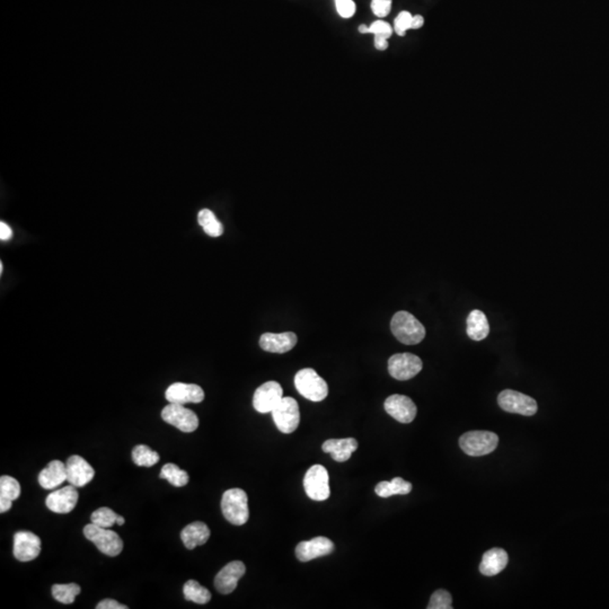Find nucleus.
I'll list each match as a JSON object with an SVG mask.
<instances>
[{
	"label": "nucleus",
	"instance_id": "nucleus-1",
	"mask_svg": "<svg viewBox=\"0 0 609 609\" xmlns=\"http://www.w3.org/2000/svg\"><path fill=\"white\" fill-rule=\"evenodd\" d=\"M390 330L399 342L415 345L424 341L426 328L417 317L408 312H397L390 322Z\"/></svg>",
	"mask_w": 609,
	"mask_h": 609
},
{
	"label": "nucleus",
	"instance_id": "nucleus-2",
	"mask_svg": "<svg viewBox=\"0 0 609 609\" xmlns=\"http://www.w3.org/2000/svg\"><path fill=\"white\" fill-rule=\"evenodd\" d=\"M222 511L227 522L243 526L249 518V499L244 490H227L222 499Z\"/></svg>",
	"mask_w": 609,
	"mask_h": 609
},
{
	"label": "nucleus",
	"instance_id": "nucleus-3",
	"mask_svg": "<svg viewBox=\"0 0 609 609\" xmlns=\"http://www.w3.org/2000/svg\"><path fill=\"white\" fill-rule=\"evenodd\" d=\"M294 386L301 397L312 402H321L328 394L326 381L312 368H305L296 374Z\"/></svg>",
	"mask_w": 609,
	"mask_h": 609
},
{
	"label": "nucleus",
	"instance_id": "nucleus-4",
	"mask_svg": "<svg viewBox=\"0 0 609 609\" xmlns=\"http://www.w3.org/2000/svg\"><path fill=\"white\" fill-rule=\"evenodd\" d=\"M85 537L108 556H117L124 549V542L115 531L103 528L95 524L85 526Z\"/></svg>",
	"mask_w": 609,
	"mask_h": 609
},
{
	"label": "nucleus",
	"instance_id": "nucleus-5",
	"mask_svg": "<svg viewBox=\"0 0 609 609\" xmlns=\"http://www.w3.org/2000/svg\"><path fill=\"white\" fill-rule=\"evenodd\" d=\"M499 437L490 431H469L459 438V446L468 456L480 457L498 447Z\"/></svg>",
	"mask_w": 609,
	"mask_h": 609
},
{
	"label": "nucleus",
	"instance_id": "nucleus-6",
	"mask_svg": "<svg viewBox=\"0 0 609 609\" xmlns=\"http://www.w3.org/2000/svg\"><path fill=\"white\" fill-rule=\"evenodd\" d=\"M303 487L308 498L314 501H325L331 494L330 477L326 468L314 465L307 471L303 478Z\"/></svg>",
	"mask_w": 609,
	"mask_h": 609
},
{
	"label": "nucleus",
	"instance_id": "nucleus-7",
	"mask_svg": "<svg viewBox=\"0 0 609 609\" xmlns=\"http://www.w3.org/2000/svg\"><path fill=\"white\" fill-rule=\"evenodd\" d=\"M272 417L276 428L281 433L287 435L294 433L301 422V412L297 401L292 397H283L272 411Z\"/></svg>",
	"mask_w": 609,
	"mask_h": 609
},
{
	"label": "nucleus",
	"instance_id": "nucleus-8",
	"mask_svg": "<svg viewBox=\"0 0 609 609\" xmlns=\"http://www.w3.org/2000/svg\"><path fill=\"white\" fill-rule=\"evenodd\" d=\"M500 408L509 413L531 417L537 412V402L533 397L516 390H506L499 394Z\"/></svg>",
	"mask_w": 609,
	"mask_h": 609
},
{
	"label": "nucleus",
	"instance_id": "nucleus-9",
	"mask_svg": "<svg viewBox=\"0 0 609 609\" xmlns=\"http://www.w3.org/2000/svg\"><path fill=\"white\" fill-rule=\"evenodd\" d=\"M162 419L182 433H191L198 429L199 419L194 412L180 404L169 403L162 408Z\"/></svg>",
	"mask_w": 609,
	"mask_h": 609
},
{
	"label": "nucleus",
	"instance_id": "nucleus-10",
	"mask_svg": "<svg viewBox=\"0 0 609 609\" xmlns=\"http://www.w3.org/2000/svg\"><path fill=\"white\" fill-rule=\"evenodd\" d=\"M424 363L420 358L412 353H397L388 360V372L397 381H408L422 370Z\"/></svg>",
	"mask_w": 609,
	"mask_h": 609
},
{
	"label": "nucleus",
	"instance_id": "nucleus-11",
	"mask_svg": "<svg viewBox=\"0 0 609 609\" xmlns=\"http://www.w3.org/2000/svg\"><path fill=\"white\" fill-rule=\"evenodd\" d=\"M283 397V387L279 383L267 381L256 390L253 397V406L262 415L272 413Z\"/></svg>",
	"mask_w": 609,
	"mask_h": 609
},
{
	"label": "nucleus",
	"instance_id": "nucleus-12",
	"mask_svg": "<svg viewBox=\"0 0 609 609\" xmlns=\"http://www.w3.org/2000/svg\"><path fill=\"white\" fill-rule=\"evenodd\" d=\"M385 411L401 424H411L417 417V406L410 397L394 394L387 397L384 404Z\"/></svg>",
	"mask_w": 609,
	"mask_h": 609
},
{
	"label": "nucleus",
	"instance_id": "nucleus-13",
	"mask_svg": "<svg viewBox=\"0 0 609 609\" xmlns=\"http://www.w3.org/2000/svg\"><path fill=\"white\" fill-rule=\"evenodd\" d=\"M41 540L31 531H18L14 536V556L21 562L35 560L41 553Z\"/></svg>",
	"mask_w": 609,
	"mask_h": 609
},
{
	"label": "nucleus",
	"instance_id": "nucleus-14",
	"mask_svg": "<svg viewBox=\"0 0 609 609\" xmlns=\"http://www.w3.org/2000/svg\"><path fill=\"white\" fill-rule=\"evenodd\" d=\"M78 499V491L76 489V486L70 484V485L65 486L62 489L50 493L45 500V504H47L49 510L62 515V513L72 512L77 506Z\"/></svg>",
	"mask_w": 609,
	"mask_h": 609
},
{
	"label": "nucleus",
	"instance_id": "nucleus-15",
	"mask_svg": "<svg viewBox=\"0 0 609 609\" xmlns=\"http://www.w3.org/2000/svg\"><path fill=\"white\" fill-rule=\"evenodd\" d=\"M247 567L243 562L233 561L222 567L215 578V587L222 594H229L237 587L240 578L245 574Z\"/></svg>",
	"mask_w": 609,
	"mask_h": 609
},
{
	"label": "nucleus",
	"instance_id": "nucleus-16",
	"mask_svg": "<svg viewBox=\"0 0 609 609\" xmlns=\"http://www.w3.org/2000/svg\"><path fill=\"white\" fill-rule=\"evenodd\" d=\"M166 399L173 404L185 406L187 403H201L204 399V392L199 385L175 383L167 388Z\"/></svg>",
	"mask_w": 609,
	"mask_h": 609
},
{
	"label": "nucleus",
	"instance_id": "nucleus-17",
	"mask_svg": "<svg viewBox=\"0 0 609 609\" xmlns=\"http://www.w3.org/2000/svg\"><path fill=\"white\" fill-rule=\"evenodd\" d=\"M334 551V544L326 537H315L301 542L296 547V556L301 562H309L326 556Z\"/></svg>",
	"mask_w": 609,
	"mask_h": 609
},
{
	"label": "nucleus",
	"instance_id": "nucleus-18",
	"mask_svg": "<svg viewBox=\"0 0 609 609\" xmlns=\"http://www.w3.org/2000/svg\"><path fill=\"white\" fill-rule=\"evenodd\" d=\"M67 481L76 487H83L95 476L94 468L83 457H69L66 462Z\"/></svg>",
	"mask_w": 609,
	"mask_h": 609
},
{
	"label": "nucleus",
	"instance_id": "nucleus-19",
	"mask_svg": "<svg viewBox=\"0 0 609 609\" xmlns=\"http://www.w3.org/2000/svg\"><path fill=\"white\" fill-rule=\"evenodd\" d=\"M297 344V335L294 332L265 333L260 337V347L271 353H285Z\"/></svg>",
	"mask_w": 609,
	"mask_h": 609
},
{
	"label": "nucleus",
	"instance_id": "nucleus-20",
	"mask_svg": "<svg viewBox=\"0 0 609 609\" xmlns=\"http://www.w3.org/2000/svg\"><path fill=\"white\" fill-rule=\"evenodd\" d=\"M508 561H509V558H508L507 552L504 549H498V547L489 549L484 553L483 558H482V562L480 565L481 574L486 576H497L506 569Z\"/></svg>",
	"mask_w": 609,
	"mask_h": 609
},
{
	"label": "nucleus",
	"instance_id": "nucleus-21",
	"mask_svg": "<svg viewBox=\"0 0 609 609\" xmlns=\"http://www.w3.org/2000/svg\"><path fill=\"white\" fill-rule=\"evenodd\" d=\"M323 451L331 453L335 462H347L358 449V442L353 438L330 439L323 444Z\"/></svg>",
	"mask_w": 609,
	"mask_h": 609
},
{
	"label": "nucleus",
	"instance_id": "nucleus-22",
	"mask_svg": "<svg viewBox=\"0 0 609 609\" xmlns=\"http://www.w3.org/2000/svg\"><path fill=\"white\" fill-rule=\"evenodd\" d=\"M67 481V467L61 460H52L41 471L39 483L43 489L52 490Z\"/></svg>",
	"mask_w": 609,
	"mask_h": 609
},
{
	"label": "nucleus",
	"instance_id": "nucleus-23",
	"mask_svg": "<svg viewBox=\"0 0 609 609\" xmlns=\"http://www.w3.org/2000/svg\"><path fill=\"white\" fill-rule=\"evenodd\" d=\"M209 537H210V529L201 522L190 524L181 533L182 542L187 549H194L197 547L204 545Z\"/></svg>",
	"mask_w": 609,
	"mask_h": 609
},
{
	"label": "nucleus",
	"instance_id": "nucleus-24",
	"mask_svg": "<svg viewBox=\"0 0 609 609\" xmlns=\"http://www.w3.org/2000/svg\"><path fill=\"white\" fill-rule=\"evenodd\" d=\"M490 333V325L485 314L481 310H472L467 317V335L474 341H482Z\"/></svg>",
	"mask_w": 609,
	"mask_h": 609
},
{
	"label": "nucleus",
	"instance_id": "nucleus-25",
	"mask_svg": "<svg viewBox=\"0 0 609 609\" xmlns=\"http://www.w3.org/2000/svg\"><path fill=\"white\" fill-rule=\"evenodd\" d=\"M412 484L403 480L402 477H395L390 482L383 481L375 487L376 494L381 498H390L393 495H406L412 491Z\"/></svg>",
	"mask_w": 609,
	"mask_h": 609
},
{
	"label": "nucleus",
	"instance_id": "nucleus-26",
	"mask_svg": "<svg viewBox=\"0 0 609 609\" xmlns=\"http://www.w3.org/2000/svg\"><path fill=\"white\" fill-rule=\"evenodd\" d=\"M199 225L203 228L204 233L211 237H219L224 234L222 222L217 219L216 215L209 209H203L198 215Z\"/></svg>",
	"mask_w": 609,
	"mask_h": 609
},
{
	"label": "nucleus",
	"instance_id": "nucleus-27",
	"mask_svg": "<svg viewBox=\"0 0 609 609\" xmlns=\"http://www.w3.org/2000/svg\"><path fill=\"white\" fill-rule=\"evenodd\" d=\"M183 594L186 601H193L199 605H204L211 601L210 592L195 580H189L184 585Z\"/></svg>",
	"mask_w": 609,
	"mask_h": 609
},
{
	"label": "nucleus",
	"instance_id": "nucleus-28",
	"mask_svg": "<svg viewBox=\"0 0 609 609\" xmlns=\"http://www.w3.org/2000/svg\"><path fill=\"white\" fill-rule=\"evenodd\" d=\"M159 477L162 480H167L175 487H182L189 483V474L175 464L162 466Z\"/></svg>",
	"mask_w": 609,
	"mask_h": 609
},
{
	"label": "nucleus",
	"instance_id": "nucleus-29",
	"mask_svg": "<svg viewBox=\"0 0 609 609\" xmlns=\"http://www.w3.org/2000/svg\"><path fill=\"white\" fill-rule=\"evenodd\" d=\"M158 453L153 451L151 448L148 447L146 444H138L133 448V459L135 465L142 466V467H151L156 465L159 462Z\"/></svg>",
	"mask_w": 609,
	"mask_h": 609
},
{
	"label": "nucleus",
	"instance_id": "nucleus-30",
	"mask_svg": "<svg viewBox=\"0 0 609 609\" xmlns=\"http://www.w3.org/2000/svg\"><path fill=\"white\" fill-rule=\"evenodd\" d=\"M79 594H81V587L76 583L52 585V596L54 599L65 605L74 603Z\"/></svg>",
	"mask_w": 609,
	"mask_h": 609
},
{
	"label": "nucleus",
	"instance_id": "nucleus-31",
	"mask_svg": "<svg viewBox=\"0 0 609 609\" xmlns=\"http://www.w3.org/2000/svg\"><path fill=\"white\" fill-rule=\"evenodd\" d=\"M21 495V485L14 477H0V499L15 501Z\"/></svg>",
	"mask_w": 609,
	"mask_h": 609
},
{
	"label": "nucleus",
	"instance_id": "nucleus-32",
	"mask_svg": "<svg viewBox=\"0 0 609 609\" xmlns=\"http://www.w3.org/2000/svg\"><path fill=\"white\" fill-rule=\"evenodd\" d=\"M119 515L108 507L99 508L97 511H94L90 517V520L95 525L103 527V528H111L117 524V519Z\"/></svg>",
	"mask_w": 609,
	"mask_h": 609
},
{
	"label": "nucleus",
	"instance_id": "nucleus-33",
	"mask_svg": "<svg viewBox=\"0 0 609 609\" xmlns=\"http://www.w3.org/2000/svg\"><path fill=\"white\" fill-rule=\"evenodd\" d=\"M451 594L444 589H440L431 596L428 609H451Z\"/></svg>",
	"mask_w": 609,
	"mask_h": 609
},
{
	"label": "nucleus",
	"instance_id": "nucleus-34",
	"mask_svg": "<svg viewBox=\"0 0 609 609\" xmlns=\"http://www.w3.org/2000/svg\"><path fill=\"white\" fill-rule=\"evenodd\" d=\"M412 18L413 16L408 12H401L394 22V31L397 35L404 36L406 31L411 30Z\"/></svg>",
	"mask_w": 609,
	"mask_h": 609
},
{
	"label": "nucleus",
	"instance_id": "nucleus-35",
	"mask_svg": "<svg viewBox=\"0 0 609 609\" xmlns=\"http://www.w3.org/2000/svg\"><path fill=\"white\" fill-rule=\"evenodd\" d=\"M368 33L374 34L375 36H381L385 39H390L393 34V28L388 24L387 22L376 21L369 26Z\"/></svg>",
	"mask_w": 609,
	"mask_h": 609
},
{
	"label": "nucleus",
	"instance_id": "nucleus-36",
	"mask_svg": "<svg viewBox=\"0 0 609 609\" xmlns=\"http://www.w3.org/2000/svg\"><path fill=\"white\" fill-rule=\"evenodd\" d=\"M392 9V0H372V10L378 17H386Z\"/></svg>",
	"mask_w": 609,
	"mask_h": 609
},
{
	"label": "nucleus",
	"instance_id": "nucleus-37",
	"mask_svg": "<svg viewBox=\"0 0 609 609\" xmlns=\"http://www.w3.org/2000/svg\"><path fill=\"white\" fill-rule=\"evenodd\" d=\"M336 10L343 18H351L356 14V3L353 0H343L335 3Z\"/></svg>",
	"mask_w": 609,
	"mask_h": 609
},
{
	"label": "nucleus",
	"instance_id": "nucleus-38",
	"mask_svg": "<svg viewBox=\"0 0 609 609\" xmlns=\"http://www.w3.org/2000/svg\"><path fill=\"white\" fill-rule=\"evenodd\" d=\"M97 609H126L128 607L126 605H122V603H117V601H113V599H104V601H101L97 606Z\"/></svg>",
	"mask_w": 609,
	"mask_h": 609
},
{
	"label": "nucleus",
	"instance_id": "nucleus-39",
	"mask_svg": "<svg viewBox=\"0 0 609 609\" xmlns=\"http://www.w3.org/2000/svg\"><path fill=\"white\" fill-rule=\"evenodd\" d=\"M12 237V231L6 222H0V240H9Z\"/></svg>",
	"mask_w": 609,
	"mask_h": 609
},
{
	"label": "nucleus",
	"instance_id": "nucleus-40",
	"mask_svg": "<svg viewBox=\"0 0 609 609\" xmlns=\"http://www.w3.org/2000/svg\"><path fill=\"white\" fill-rule=\"evenodd\" d=\"M375 48L379 51H385L388 48L387 39L381 37V36H375Z\"/></svg>",
	"mask_w": 609,
	"mask_h": 609
},
{
	"label": "nucleus",
	"instance_id": "nucleus-41",
	"mask_svg": "<svg viewBox=\"0 0 609 609\" xmlns=\"http://www.w3.org/2000/svg\"><path fill=\"white\" fill-rule=\"evenodd\" d=\"M424 18L421 15H415L412 18V24L411 28L412 30H419L421 27L424 26Z\"/></svg>",
	"mask_w": 609,
	"mask_h": 609
},
{
	"label": "nucleus",
	"instance_id": "nucleus-42",
	"mask_svg": "<svg viewBox=\"0 0 609 609\" xmlns=\"http://www.w3.org/2000/svg\"><path fill=\"white\" fill-rule=\"evenodd\" d=\"M368 31H369V27L367 26V25L361 24L360 26H359V32H360V33H368Z\"/></svg>",
	"mask_w": 609,
	"mask_h": 609
},
{
	"label": "nucleus",
	"instance_id": "nucleus-43",
	"mask_svg": "<svg viewBox=\"0 0 609 609\" xmlns=\"http://www.w3.org/2000/svg\"><path fill=\"white\" fill-rule=\"evenodd\" d=\"M124 522H126V519H124V517L119 516L117 519V525L124 526Z\"/></svg>",
	"mask_w": 609,
	"mask_h": 609
},
{
	"label": "nucleus",
	"instance_id": "nucleus-44",
	"mask_svg": "<svg viewBox=\"0 0 609 609\" xmlns=\"http://www.w3.org/2000/svg\"><path fill=\"white\" fill-rule=\"evenodd\" d=\"M337 1H343V0H335V3H337Z\"/></svg>",
	"mask_w": 609,
	"mask_h": 609
}]
</instances>
